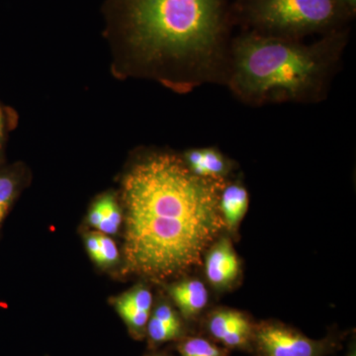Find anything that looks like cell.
<instances>
[{
    "label": "cell",
    "instance_id": "cell-1",
    "mask_svg": "<svg viewBox=\"0 0 356 356\" xmlns=\"http://www.w3.org/2000/svg\"><path fill=\"white\" fill-rule=\"evenodd\" d=\"M234 0H105L103 36L115 79H147L178 95L222 84Z\"/></svg>",
    "mask_w": 356,
    "mask_h": 356
},
{
    "label": "cell",
    "instance_id": "cell-2",
    "mask_svg": "<svg viewBox=\"0 0 356 356\" xmlns=\"http://www.w3.org/2000/svg\"><path fill=\"white\" fill-rule=\"evenodd\" d=\"M225 184L194 175L172 152L138 154L120 187L128 270L165 280L199 266L225 226Z\"/></svg>",
    "mask_w": 356,
    "mask_h": 356
},
{
    "label": "cell",
    "instance_id": "cell-3",
    "mask_svg": "<svg viewBox=\"0 0 356 356\" xmlns=\"http://www.w3.org/2000/svg\"><path fill=\"white\" fill-rule=\"evenodd\" d=\"M348 34V28L305 43L243 30L229 44L222 84L250 106L321 102L329 93Z\"/></svg>",
    "mask_w": 356,
    "mask_h": 356
},
{
    "label": "cell",
    "instance_id": "cell-4",
    "mask_svg": "<svg viewBox=\"0 0 356 356\" xmlns=\"http://www.w3.org/2000/svg\"><path fill=\"white\" fill-rule=\"evenodd\" d=\"M233 16L243 31L295 40L348 29L355 17L343 0H234Z\"/></svg>",
    "mask_w": 356,
    "mask_h": 356
},
{
    "label": "cell",
    "instance_id": "cell-5",
    "mask_svg": "<svg viewBox=\"0 0 356 356\" xmlns=\"http://www.w3.org/2000/svg\"><path fill=\"white\" fill-rule=\"evenodd\" d=\"M252 337L261 356H325L331 344L327 339L315 341L275 323L259 325Z\"/></svg>",
    "mask_w": 356,
    "mask_h": 356
},
{
    "label": "cell",
    "instance_id": "cell-6",
    "mask_svg": "<svg viewBox=\"0 0 356 356\" xmlns=\"http://www.w3.org/2000/svg\"><path fill=\"white\" fill-rule=\"evenodd\" d=\"M241 266L235 248L228 238L218 241L210 248L205 259V271L213 286L222 289L238 277Z\"/></svg>",
    "mask_w": 356,
    "mask_h": 356
},
{
    "label": "cell",
    "instance_id": "cell-7",
    "mask_svg": "<svg viewBox=\"0 0 356 356\" xmlns=\"http://www.w3.org/2000/svg\"><path fill=\"white\" fill-rule=\"evenodd\" d=\"M181 156L194 175L214 181L226 182L234 168L233 161L216 147H194Z\"/></svg>",
    "mask_w": 356,
    "mask_h": 356
},
{
    "label": "cell",
    "instance_id": "cell-8",
    "mask_svg": "<svg viewBox=\"0 0 356 356\" xmlns=\"http://www.w3.org/2000/svg\"><path fill=\"white\" fill-rule=\"evenodd\" d=\"M208 329L215 339L228 348H240L252 334V325L240 312L221 310L211 316Z\"/></svg>",
    "mask_w": 356,
    "mask_h": 356
},
{
    "label": "cell",
    "instance_id": "cell-9",
    "mask_svg": "<svg viewBox=\"0 0 356 356\" xmlns=\"http://www.w3.org/2000/svg\"><path fill=\"white\" fill-rule=\"evenodd\" d=\"M27 181L28 172L25 165L0 163V229Z\"/></svg>",
    "mask_w": 356,
    "mask_h": 356
},
{
    "label": "cell",
    "instance_id": "cell-10",
    "mask_svg": "<svg viewBox=\"0 0 356 356\" xmlns=\"http://www.w3.org/2000/svg\"><path fill=\"white\" fill-rule=\"evenodd\" d=\"M175 305L186 318L198 315L208 303V291L201 281L184 280L168 289Z\"/></svg>",
    "mask_w": 356,
    "mask_h": 356
},
{
    "label": "cell",
    "instance_id": "cell-11",
    "mask_svg": "<svg viewBox=\"0 0 356 356\" xmlns=\"http://www.w3.org/2000/svg\"><path fill=\"white\" fill-rule=\"evenodd\" d=\"M250 195L247 188L240 184H225L220 195V212L225 226L236 231L238 224L247 214Z\"/></svg>",
    "mask_w": 356,
    "mask_h": 356
},
{
    "label": "cell",
    "instance_id": "cell-12",
    "mask_svg": "<svg viewBox=\"0 0 356 356\" xmlns=\"http://www.w3.org/2000/svg\"><path fill=\"white\" fill-rule=\"evenodd\" d=\"M102 213V222L98 231L104 235H114L120 228L123 221V210L118 197L113 192H106L95 200Z\"/></svg>",
    "mask_w": 356,
    "mask_h": 356
},
{
    "label": "cell",
    "instance_id": "cell-13",
    "mask_svg": "<svg viewBox=\"0 0 356 356\" xmlns=\"http://www.w3.org/2000/svg\"><path fill=\"white\" fill-rule=\"evenodd\" d=\"M114 304L115 308H116L117 312H118L120 317L123 318L126 325H128L130 331L138 334V336L142 334L147 329V322H149L151 314L140 311L139 309L129 303L122 296L115 300Z\"/></svg>",
    "mask_w": 356,
    "mask_h": 356
},
{
    "label": "cell",
    "instance_id": "cell-14",
    "mask_svg": "<svg viewBox=\"0 0 356 356\" xmlns=\"http://www.w3.org/2000/svg\"><path fill=\"white\" fill-rule=\"evenodd\" d=\"M147 332L154 343H165L179 336L181 332V323L165 322L152 316L147 322Z\"/></svg>",
    "mask_w": 356,
    "mask_h": 356
},
{
    "label": "cell",
    "instance_id": "cell-15",
    "mask_svg": "<svg viewBox=\"0 0 356 356\" xmlns=\"http://www.w3.org/2000/svg\"><path fill=\"white\" fill-rule=\"evenodd\" d=\"M18 121L17 112L0 102V163H3L7 140L10 133L17 127Z\"/></svg>",
    "mask_w": 356,
    "mask_h": 356
},
{
    "label": "cell",
    "instance_id": "cell-16",
    "mask_svg": "<svg viewBox=\"0 0 356 356\" xmlns=\"http://www.w3.org/2000/svg\"><path fill=\"white\" fill-rule=\"evenodd\" d=\"M181 356H225L224 351L201 337H191L180 344Z\"/></svg>",
    "mask_w": 356,
    "mask_h": 356
},
{
    "label": "cell",
    "instance_id": "cell-17",
    "mask_svg": "<svg viewBox=\"0 0 356 356\" xmlns=\"http://www.w3.org/2000/svg\"><path fill=\"white\" fill-rule=\"evenodd\" d=\"M102 248V266H111L119 259V250L116 243L109 236L98 233Z\"/></svg>",
    "mask_w": 356,
    "mask_h": 356
},
{
    "label": "cell",
    "instance_id": "cell-18",
    "mask_svg": "<svg viewBox=\"0 0 356 356\" xmlns=\"http://www.w3.org/2000/svg\"><path fill=\"white\" fill-rule=\"evenodd\" d=\"M86 248L90 259L102 266V248H100L99 236L98 233L88 234L86 236Z\"/></svg>",
    "mask_w": 356,
    "mask_h": 356
},
{
    "label": "cell",
    "instance_id": "cell-19",
    "mask_svg": "<svg viewBox=\"0 0 356 356\" xmlns=\"http://www.w3.org/2000/svg\"><path fill=\"white\" fill-rule=\"evenodd\" d=\"M344 6L350 11L353 16L356 13V0H343Z\"/></svg>",
    "mask_w": 356,
    "mask_h": 356
},
{
    "label": "cell",
    "instance_id": "cell-20",
    "mask_svg": "<svg viewBox=\"0 0 356 356\" xmlns=\"http://www.w3.org/2000/svg\"><path fill=\"white\" fill-rule=\"evenodd\" d=\"M350 356H355V350H353V353H350Z\"/></svg>",
    "mask_w": 356,
    "mask_h": 356
},
{
    "label": "cell",
    "instance_id": "cell-21",
    "mask_svg": "<svg viewBox=\"0 0 356 356\" xmlns=\"http://www.w3.org/2000/svg\"><path fill=\"white\" fill-rule=\"evenodd\" d=\"M154 356H158V355H154Z\"/></svg>",
    "mask_w": 356,
    "mask_h": 356
}]
</instances>
